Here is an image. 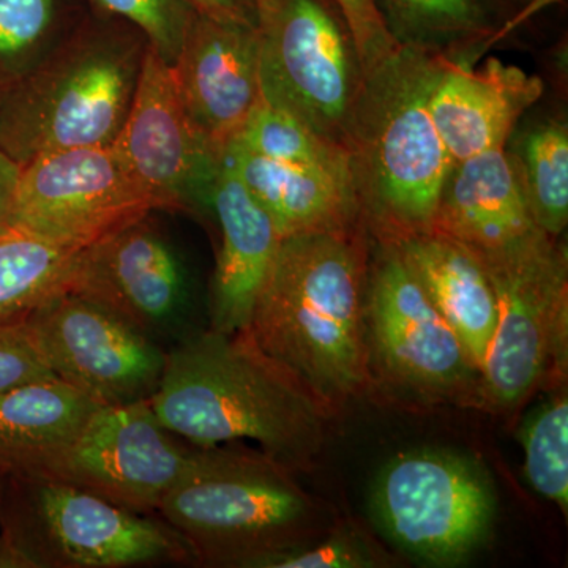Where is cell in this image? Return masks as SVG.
<instances>
[{
	"label": "cell",
	"mask_w": 568,
	"mask_h": 568,
	"mask_svg": "<svg viewBox=\"0 0 568 568\" xmlns=\"http://www.w3.org/2000/svg\"><path fill=\"white\" fill-rule=\"evenodd\" d=\"M156 514L185 540L196 562L253 567L297 547L312 504L290 466L263 450L213 446L190 450Z\"/></svg>",
	"instance_id": "cell-5"
},
{
	"label": "cell",
	"mask_w": 568,
	"mask_h": 568,
	"mask_svg": "<svg viewBox=\"0 0 568 568\" xmlns=\"http://www.w3.org/2000/svg\"><path fill=\"white\" fill-rule=\"evenodd\" d=\"M223 159L254 201L267 212L280 237L361 230V209L349 168L278 162L231 142Z\"/></svg>",
	"instance_id": "cell-19"
},
{
	"label": "cell",
	"mask_w": 568,
	"mask_h": 568,
	"mask_svg": "<svg viewBox=\"0 0 568 568\" xmlns=\"http://www.w3.org/2000/svg\"><path fill=\"white\" fill-rule=\"evenodd\" d=\"M173 71L194 132L222 160L261 100L257 28L194 11Z\"/></svg>",
	"instance_id": "cell-16"
},
{
	"label": "cell",
	"mask_w": 568,
	"mask_h": 568,
	"mask_svg": "<svg viewBox=\"0 0 568 568\" xmlns=\"http://www.w3.org/2000/svg\"><path fill=\"white\" fill-rule=\"evenodd\" d=\"M399 47L473 63V52L495 33L485 0H375Z\"/></svg>",
	"instance_id": "cell-23"
},
{
	"label": "cell",
	"mask_w": 568,
	"mask_h": 568,
	"mask_svg": "<svg viewBox=\"0 0 568 568\" xmlns=\"http://www.w3.org/2000/svg\"><path fill=\"white\" fill-rule=\"evenodd\" d=\"M0 566L121 568L196 562L185 540L69 481L0 474Z\"/></svg>",
	"instance_id": "cell-6"
},
{
	"label": "cell",
	"mask_w": 568,
	"mask_h": 568,
	"mask_svg": "<svg viewBox=\"0 0 568 568\" xmlns=\"http://www.w3.org/2000/svg\"><path fill=\"white\" fill-rule=\"evenodd\" d=\"M375 566L369 549L361 538L351 534H338L315 545L293 547L265 556L254 568H366Z\"/></svg>",
	"instance_id": "cell-31"
},
{
	"label": "cell",
	"mask_w": 568,
	"mask_h": 568,
	"mask_svg": "<svg viewBox=\"0 0 568 568\" xmlns=\"http://www.w3.org/2000/svg\"><path fill=\"white\" fill-rule=\"evenodd\" d=\"M233 142L256 155L278 162L349 168L345 151L317 136L290 112L264 100L263 95Z\"/></svg>",
	"instance_id": "cell-28"
},
{
	"label": "cell",
	"mask_w": 568,
	"mask_h": 568,
	"mask_svg": "<svg viewBox=\"0 0 568 568\" xmlns=\"http://www.w3.org/2000/svg\"><path fill=\"white\" fill-rule=\"evenodd\" d=\"M28 323L52 373L100 406L151 399L162 381L168 353L92 298L62 291L32 308Z\"/></svg>",
	"instance_id": "cell-11"
},
{
	"label": "cell",
	"mask_w": 568,
	"mask_h": 568,
	"mask_svg": "<svg viewBox=\"0 0 568 568\" xmlns=\"http://www.w3.org/2000/svg\"><path fill=\"white\" fill-rule=\"evenodd\" d=\"M544 82L499 59L484 65L440 58L428 108L452 163L506 149L511 133L540 100Z\"/></svg>",
	"instance_id": "cell-17"
},
{
	"label": "cell",
	"mask_w": 568,
	"mask_h": 568,
	"mask_svg": "<svg viewBox=\"0 0 568 568\" xmlns=\"http://www.w3.org/2000/svg\"><path fill=\"white\" fill-rule=\"evenodd\" d=\"M443 55L399 47L365 78L351 129V178L362 222L396 244L429 233L452 159L429 114Z\"/></svg>",
	"instance_id": "cell-3"
},
{
	"label": "cell",
	"mask_w": 568,
	"mask_h": 568,
	"mask_svg": "<svg viewBox=\"0 0 568 568\" xmlns=\"http://www.w3.org/2000/svg\"><path fill=\"white\" fill-rule=\"evenodd\" d=\"M514 2H517V3H530V2H534V0H514Z\"/></svg>",
	"instance_id": "cell-34"
},
{
	"label": "cell",
	"mask_w": 568,
	"mask_h": 568,
	"mask_svg": "<svg viewBox=\"0 0 568 568\" xmlns=\"http://www.w3.org/2000/svg\"><path fill=\"white\" fill-rule=\"evenodd\" d=\"M156 209L112 145L65 149L21 168L11 226L81 250Z\"/></svg>",
	"instance_id": "cell-10"
},
{
	"label": "cell",
	"mask_w": 568,
	"mask_h": 568,
	"mask_svg": "<svg viewBox=\"0 0 568 568\" xmlns=\"http://www.w3.org/2000/svg\"><path fill=\"white\" fill-rule=\"evenodd\" d=\"M377 528L406 555L458 566L491 529L495 488L484 467L455 452H403L377 474L369 495Z\"/></svg>",
	"instance_id": "cell-9"
},
{
	"label": "cell",
	"mask_w": 568,
	"mask_h": 568,
	"mask_svg": "<svg viewBox=\"0 0 568 568\" xmlns=\"http://www.w3.org/2000/svg\"><path fill=\"white\" fill-rule=\"evenodd\" d=\"M100 11L138 29L168 65L173 67L194 10L186 0H92Z\"/></svg>",
	"instance_id": "cell-29"
},
{
	"label": "cell",
	"mask_w": 568,
	"mask_h": 568,
	"mask_svg": "<svg viewBox=\"0 0 568 568\" xmlns=\"http://www.w3.org/2000/svg\"><path fill=\"white\" fill-rule=\"evenodd\" d=\"M207 209L215 213L222 233L212 283L211 328L239 334L248 328L282 237L223 156Z\"/></svg>",
	"instance_id": "cell-18"
},
{
	"label": "cell",
	"mask_w": 568,
	"mask_h": 568,
	"mask_svg": "<svg viewBox=\"0 0 568 568\" xmlns=\"http://www.w3.org/2000/svg\"><path fill=\"white\" fill-rule=\"evenodd\" d=\"M365 230L282 239L246 334L317 402H342L366 377Z\"/></svg>",
	"instance_id": "cell-1"
},
{
	"label": "cell",
	"mask_w": 568,
	"mask_h": 568,
	"mask_svg": "<svg viewBox=\"0 0 568 568\" xmlns=\"http://www.w3.org/2000/svg\"><path fill=\"white\" fill-rule=\"evenodd\" d=\"M168 432L196 447L253 440L286 466L320 450V402L246 332L186 335L149 399Z\"/></svg>",
	"instance_id": "cell-2"
},
{
	"label": "cell",
	"mask_w": 568,
	"mask_h": 568,
	"mask_svg": "<svg viewBox=\"0 0 568 568\" xmlns=\"http://www.w3.org/2000/svg\"><path fill=\"white\" fill-rule=\"evenodd\" d=\"M81 20L70 0H0V92L31 73Z\"/></svg>",
	"instance_id": "cell-26"
},
{
	"label": "cell",
	"mask_w": 568,
	"mask_h": 568,
	"mask_svg": "<svg viewBox=\"0 0 568 568\" xmlns=\"http://www.w3.org/2000/svg\"><path fill=\"white\" fill-rule=\"evenodd\" d=\"M151 402L102 406L52 478L69 481L138 515L159 510L186 465Z\"/></svg>",
	"instance_id": "cell-13"
},
{
	"label": "cell",
	"mask_w": 568,
	"mask_h": 568,
	"mask_svg": "<svg viewBox=\"0 0 568 568\" xmlns=\"http://www.w3.org/2000/svg\"><path fill=\"white\" fill-rule=\"evenodd\" d=\"M474 254L487 272L497 306L495 336L480 372L481 396L507 409L551 373L566 372L567 248L538 227L515 244Z\"/></svg>",
	"instance_id": "cell-7"
},
{
	"label": "cell",
	"mask_w": 568,
	"mask_h": 568,
	"mask_svg": "<svg viewBox=\"0 0 568 568\" xmlns=\"http://www.w3.org/2000/svg\"><path fill=\"white\" fill-rule=\"evenodd\" d=\"M149 43L119 18H82L21 81L0 92V151L20 166L44 153L111 145Z\"/></svg>",
	"instance_id": "cell-4"
},
{
	"label": "cell",
	"mask_w": 568,
	"mask_h": 568,
	"mask_svg": "<svg viewBox=\"0 0 568 568\" xmlns=\"http://www.w3.org/2000/svg\"><path fill=\"white\" fill-rule=\"evenodd\" d=\"M365 298L377 353L396 379L429 394H448L478 376L394 244H379L375 264H368Z\"/></svg>",
	"instance_id": "cell-15"
},
{
	"label": "cell",
	"mask_w": 568,
	"mask_h": 568,
	"mask_svg": "<svg viewBox=\"0 0 568 568\" xmlns=\"http://www.w3.org/2000/svg\"><path fill=\"white\" fill-rule=\"evenodd\" d=\"M151 215L81 248L67 291L99 302L155 339L182 331L190 284L181 257Z\"/></svg>",
	"instance_id": "cell-14"
},
{
	"label": "cell",
	"mask_w": 568,
	"mask_h": 568,
	"mask_svg": "<svg viewBox=\"0 0 568 568\" xmlns=\"http://www.w3.org/2000/svg\"><path fill=\"white\" fill-rule=\"evenodd\" d=\"M78 253L17 226L0 231V317L31 312L67 291Z\"/></svg>",
	"instance_id": "cell-25"
},
{
	"label": "cell",
	"mask_w": 568,
	"mask_h": 568,
	"mask_svg": "<svg viewBox=\"0 0 568 568\" xmlns=\"http://www.w3.org/2000/svg\"><path fill=\"white\" fill-rule=\"evenodd\" d=\"M538 230L506 149L452 163L432 231L474 253L496 252Z\"/></svg>",
	"instance_id": "cell-20"
},
{
	"label": "cell",
	"mask_w": 568,
	"mask_h": 568,
	"mask_svg": "<svg viewBox=\"0 0 568 568\" xmlns=\"http://www.w3.org/2000/svg\"><path fill=\"white\" fill-rule=\"evenodd\" d=\"M345 18L353 33L365 74L376 69L399 44L388 33L375 0H327Z\"/></svg>",
	"instance_id": "cell-32"
},
{
	"label": "cell",
	"mask_w": 568,
	"mask_h": 568,
	"mask_svg": "<svg viewBox=\"0 0 568 568\" xmlns=\"http://www.w3.org/2000/svg\"><path fill=\"white\" fill-rule=\"evenodd\" d=\"M394 245L480 376L497 324L495 291L480 260L467 246L435 231Z\"/></svg>",
	"instance_id": "cell-22"
},
{
	"label": "cell",
	"mask_w": 568,
	"mask_h": 568,
	"mask_svg": "<svg viewBox=\"0 0 568 568\" xmlns=\"http://www.w3.org/2000/svg\"><path fill=\"white\" fill-rule=\"evenodd\" d=\"M196 13L213 20L257 28V0H186Z\"/></svg>",
	"instance_id": "cell-33"
},
{
	"label": "cell",
	"mask_w": 568,
	"mask_h": 568,
	"mask_svg": "<svg viewBox=\"0 0 568 568\" xmlns=\"http://www.w3.org/2000/svg\"><path fill=\"white\" fill-rule=\"evenodd\" d=\"M506 152L521 183L534 222L559 239L568 223V126L547 118L511 133Z\"/></svg>",
	"instance_id": "cell-24"
},
{
	"label": "cell",
	"mask_w": 568,
	"mask_h": 568,
	"mask_svg": "<svg viewBox=\"0 0 568 568\" xmlns=\"http://www.w3.org/2000/svg\"><path fill=\"white\" fill-rule=\"evenodd\" d=\"M112 149L160 209L209 207L222 160L194 132L173 67L145 51L132 106Z\"/></svg>",
	"instance_id": "cell-12"
},
{
	"label": "cell",
	"mask_w": 568,
	"mask_h": 568,
	"mask_svg": "<svg viewBox=\"0 0 568 568\" xmlns=\"http://www.w3.org/2000/svg\"><path fill=\"white\" fill-rule=\"evenodd\" d=\"M100 407L58 376L0 392V474L54 477Z\"/></svg>",
	"instance_id": "cell-21"
},
{
	"label": "cell",
	"mask_w": 568,
	"mask_h": 568,
	"mask_svg": "<svg viewBox=\"0 0 568 568\" xmlns=\"http://www.w3.org/2000/svg\"><path fill=\"white\" fill-rule=\"evenodd\" d=\"M28 313L0 317V392L55 376L28 323Z\"/></svg>",
	"instance_id": "cell-30"
},
{
	"label": "cell",
	"mask_w": 568,
	"mask_h": 568,
	"mask_svg": "<svg viewBox=\"0 0 568 568\" xmlns=\"http://www.w3.org/2000/svg\"><path fill=\"white\" fill-rule=\"evenodd\" d=\"M261 95L347 153L365 85L357 44L327 0H257Z\"/></svg>",
	"instance_id": "cell-8"
},
{
	"label": "cell",
	"mask_w": 568,
	"mask_h": 568,
	"mask_svg": "<svg viewBox=\"0 0 568 568\" xmlns=\"http://www.w3.org/2000/svg\"><path fill=\"white\" fill-rule=\"evenodd\" d=\"M525 450V476L538 496L568 510L567 396L548 399L526 417L519 429Z\"/></svg>",
	"instance_id": "cell-27"
}]
</instances>
